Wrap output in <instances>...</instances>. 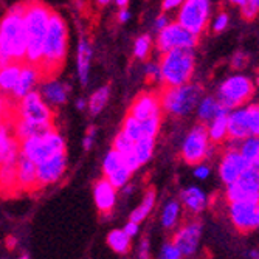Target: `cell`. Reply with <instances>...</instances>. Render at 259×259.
Listing matches in <instances>:
<instances>
[{
  "instance_id": "1",
  "label": "cell",
  "mask_w": 259,
  "mask_h": 259,
  "mask_svg": "<svg viewBox=\"0 0 259 259\" xmlns=\"http://www.w3.org/2000/svg\"><path fill=\"white\" fill-rule=\"evenodd\" d=\"M68 47V28L62 16L52 10L49 19V30L42 47V58L37 65L40 81H53L65 64Z\"/></svg>"
},
{
  "instance_id": "2",
  "label": "cell",
  "mask_w": 259,
  "mask_h": 259,
  "mask_svg": "<svg viewBox=\"0 0 259 259\" xmlns=\"http://www.w3.org/2000/svg\"><path fill=\"white\" fill-rule=\"evenodd\" d=\"M23 11L25 2L16 4L0 19V68L8 64H25L27 31Z\"/></svg>"
},
{
  "instance_id": "3",
  "label": "cell",
  "mask_w": 259,
  "mask_h": 259,
  "mask_svg": "<svg viewBox=\"0 0 259 259\" xmlns=\"http://www.w3.org/2000/svg\"><path fill=\"white\" fill-rule=\"evenodd\" d=\"M52 8L42 2H25L23 23L27 31V53L25 64L37 67L42 58V47L49 30V19Z\"/></svg>"
},
{
  "instance_id": "4",
  "label": "cell",
  "mask_w": 259,
  "mask_h": 259,
  "mask_svg": "<svg viewBox=\"0 0 259 259\" xmlns=\"http://www.w3.org/2000/svg\"><path fill=\"white\" fill-rule=\"evenodd\" d=\"M196 67V56L193 49H177L163 53L158 70L160 82L166 89L182 87L190 82Z\"/></svg>"
},
{
  "instance_id": "5",
  "label": "cell",
  "mask_w": 259,
  "mask_h": 259,
  "mask_svg": "<svg viewBox=\"0 0 259 259\" xmlns=\"http://www.w3.org/2000/svg\"><path fill=\"white\" fill-rule=\"evenodd\" d=\"M202 95V87L197 84H186L176 89L163 87L160 90L161 109L172 115H188L199 104Z\"/></svg>"
},
{
  "instance_id": "6",
  "label": "cell",
  "mask_w": 259,
  "mask_h": 259,
  "mask_svg": "<svg viewBox=\"0 0 259 259\" xmlns=\"http://www.w3.org/2000/svg\"><path fill=\"white\" fill-rule=\"evenodd\" d=\"M65 152V141L56 132H49L44 137H34L20 141V154L33 161L36 166L53 155Z\"/></svg>"
},
{
  "instance_id": "7",
  "label": "cell",
  "mask_w": 259,
  "mask_h": 259,
  "mask_svg": "<svg viewBox=\"0 0 259 259\" xmlns=\"http://www.w3.org/2000/svg\"><path fill=\"white\" fill-rule=\"evenodd\" d=\"M211 5L206 0H186L182 2L177 16V23L188 33L199 37L209 22Z\"/></svg>"
},
{
  "instance_id": "8",
  "label": "cell",
  "mask_w": 259,
  "mask_h": 259,
  "mask_svg": "<svg viewBox=\"0 0 259 259\" xmlns=\"http://www.w3.org/2000/svg\"><path fill=\"white\" fill-rule=\"evenodd\" d=\"M253 93H254V84L251 82L250 78L242 75L231 76L222 82L219 89L218 103L227 110L236 109L248 103L253 97Z\"/></svg>"
},
{
  "instance_id": "9",
  "label": "cell",
  "mask_w": 259,
  "mask_h": 259,
  "mask_svg": "<svg viewBox=\"0 0 259 259\" xmlns=\"http://www.w3.org/2000/svg\"><path fill=\"white\" fill-rule=\"evenodd\" d=\"M259 134V109L256 104L234 110L227 118V138L241 141Z\"/></svg>"
},
{
  "instance_id": "10",
  "label": "cell",
  "mask_w": 259,
  "mask_h": 259,
  "mask_svg": "<svg viewBox=\"0 0 259 259\" xmlns=\"http://www.w3.org/2000/svg\"><path fill=\"white\" fill-rule=\"evenodd\" d=\"M16 120H23L34 124H55L52 109L47 106L37 92H30L23 97L16 110Z\"/></svg>"
},
{
  "instance_id": "11",
  "label": "cell",
  "mask_w": 259,
  "mask_h": 259,
  "mask_svg": "<svg viewBox=\"0 0 259 259\" xmlns=\"http://www.w3.org/2000/svg\"><path fill=\"white\" fill-rule=\"evenodd\" d=\"M197 42H199V37L188 33L177 22H172L160 31L157 37V49L163 55V53H168L177 49H194Z\"/></svg>"
},
{
  "instance_id": "12",
  "label": "cell",
  "mask_w": 259,
  "mask_h": 259,
  "mask_svg": "<svg viewBox=\"0 0 259 259\" xmlns=\"http://www.w3.org/2000/svg\"><path fill=\"white\" fill-rule=\"evenodd\" d=\"M208 131L203 124H197L188 134L183 148L182 157L188 164H200L208 154Z\"/></svg>"
},
{
  "instance_id": "13",
  "label": "cell",
  "mask_w": 259,
  "mask_h": 259,
  "mask_svg": "<svg viewBox=\"0 0 259 259\" xmlns=\"http://www.w3.org/2000/svg\"><path fill=\"white\" fill-rule=\"evenodd\" d=\"M230 219L238 231L248 233L257 228L259 224V206L257 202L244 200L230 203Z\"/></svg>"
},
{
  "instance_id": "14",
  "label": "cell",
  "mask_w": 259,
  "mask_h": 259,
  "mask_svg": "<svg viewBox=\"0 0 259 259\" xmlns=\"http://www.w3.org/2000/svg\"><path fill=\"white\" fill-rule=\"evenodd\" d=\"M129 116L137 121H145L151 118H161V103L160 92H141L140 95L132 101L129 109Z\"/></svg>"
},
{
  "instance_id": "15",
  "label": "cell",
  "mask_w": 259,
  "mask_h": 259,
  "mask_svg": "<svg viewBox=\"0 0 259 259\" xmlns=\"http://www.w3.org/2000/svg\"><path fill=\"white\" fill-rule=\"evenodd\" d=\"M253 166H257V164H253L250 161H247L241 154L239 151L236 149H230L225 152V155L222 157V161H221V166H219V174H221V179L224 183L231 185L236 182L245 171H248L250 168Z\"/></svg>"
},
{
  "instance_id": "16",
  "label": "cell",
  "mask_w": 259,
  "mask_h": 259,
  "mask_svg": "<svg viewBox=\"0 0 259 259\" xmlns=\"http://www.w3.org/2000/svg\"><path fill=\"white\" fill-rule=\"evenodd\" d=\"M67 168V154H58L36 166V190L56 183Z\"/></svg>"
},
{
  "instance_id": "17",
  "label": "cell",
  "mask_w": 259,
  "mask_h": 259,
  "mask_svg": "<svg viewBox=\"0 0 259 259\" xmlns=\"http://www.w3.org/2000/svg\"><path fill=\"white\" fill-rule=\"evenodd\" d=\"M200 234H202V225L200 222H191L183 225L176 234L172 239V245L180 251V254L183 256H190L194 254L197 247H199V241H200Z\"/></svg>"
},
{
  "instance_id": "18",
  "label": "cell",
  "mask_w": 259,
  "mask_h": 259,
  "mask_svg": "<svg viewBox=\"0 0 259 259\" xmlns=\"http://www.w3.org/2000/svg\"><path fill=\"white\" fill-rule=\"evenodd\" d=\"M39 81V72H37V67L30 65V64H23L22 70H20V75L19 79L11 92V95L14 100H22L25 95H28L30 92H33L31 89L34 87V84Z\"/></svg>"
},
{
  "instance_id": "19",
  "label": "cell",
  "mask_w": 259,
  "mask_h": 259,
  "mask_svg": "<svg viewBox=\"0 0 259 259\" xmlns=\"http://www.w3.org/2000/svg\"><path fill=\"white\" fill-rule=\"evenodd\" d=\"M17 188L22 191H34L36 190V164L27 157L19 154L17 163Z\"/></svg>"
},
{
  "instance_id": "20",
  "label": "cell",
  "mask_w": 259,
  "mask_h": 259,
  "mask_svg": "<svg viewBox=\"0 0 259 259\" xmlns=\"http://www.w3.org/2000/svg\"><path fill=\"white\" fill-rule=\"evenodd\" d=\"M93 196H95V203L100 209V213L109 214L115 205V200H116L115 188L106 179H101L95 183V186H93Z\"/></svg>"
},
{
  "instance_id": "21",
  "label": "cell",
  "mask_w": 259,
  "mask_h": 259,
  "mask_svg": "<svg viewBox=\"0 0 259 259\" xmlns=\"http://www.w3.org/2000/svg\"><path fill=\"white\" fill-rule=\"evenodd\" d=\"M20 154V143L8 132V124L0 129V166L8 163H17Z\"/></svg>"
},
{
  "instance_id": "22",
  "label": "cell",
  "mask_w": 259,
  "mask_h": 259,
  "mask_svg": "<svg viewBox=\"0 0 259 259\" xmlns=\"http://www.w3.org/2000/svg\"><path fill=\"white\" fill-rule=\"evenodd\" d=\"M239 191L244 196V200H253L257 202L259 199V171L257 166L250 168L248 171H245L236 182Z\"/></svg>"
},
{
  "instance_id": "23",
  "label": "cell",
  "mask_w": 259,
  "mask_h": 259,
  "mask_svg": "<svg viewBox=\"0 0 259 259\" xmlns=\"http://www.w3.org/2000/svg\"><path fill=\"white\" fill-rule=\"evenodd\" d=\"M90 59H92V47L85 39L79 40L78 45V75H79V81L82 85L87 84L89 79V70H90Z\"/></svg>"
},
{
  "instance_id": "24",
  "label": "cell",
  "mask_w": 259,
  "mask_h": 259,
  "mask_svg": "<svg viewBox=\"0 0 259 259\" xmlns=\"http://www.w3.org/2000/svg\"><path fill=\"white\" fill-rule=\"evenodd\" d=\"M23 64H8L5 67L0 68V93H11L19 75H20V70H22Z\"/></svg>"
},
{
  "instance_id": "25",
  "label": "cell",
  "mask_w": 259,
  "mask_h": 259,
  "mask_svg": "<svg viewBox=\"0 0 259 259\" xmlns=\"http://www.w3.org/2000/svg\"><path fill=\"white\" fill-rule=\"evenodd\" d=\"M182 202L185 208L191 213H200L206 206V196L199 190V188H188L182 193Z\"/></svg>"
},
{
  "instance_id": "26",
  "label": "cell",
  "mask_w": 259,
  "mask_h": 259,
  "mask_svg": "<svg viewBox=\"0 0 259 259\" xmlns=\"http://www.w3.org/2000/svg\"><path fill=\"white\" fill-rule=\"evenodd\" d=\"M17 171L16 163H8L0 166V193L10 194L17 191Z\"/></svg>"
},
{
  "instance_id": "27",
  "label": "cell",
  "mask_w": 259,
  "mask_h": 259,
  "mask_svg": "<svg viewBox=\"0 0 259 259\" xmlns=\"http://www.w3.org/2000/svg\"><path fill=\"white\" fill-rule=\"evenodd\" d=\"M154 203H155V188H149V190L146 191V194H145L143 202L140 203L138 208H135V211H132L131 222H134V224L138 225L141 221H145L148 218V214L152 211Z\"/></svg>"
},
{
  "instance_id": "28",
  "label": "cell",
  "mask_w": 259,
  "mask_h": 259,
  "mask_svg": "<svg viewBox=\"0 0 259 259\" xmlns=\"http://www.w3.org/2000/svg\"><path fill=\"white\" fill-rule=\"evenodd\" d=\"M107 244L118 254H127L131 250V238L123 230H112L107 236Z\"/></svg>"
},
{
  "instance_id": "29",
  "label": "cell",
  "mask_w": 259,
  "mask_h": 259,
  "mask_svg": "<svg viewBox=\"0 0 259 259\" xmlns=\"http://www.w3.org/2000/svg\"><path fill=\"white\" fill-rule=\"evenodd\" d=\"M227 118H228V112L219 113L214 120H211L209 129L208 131V140L214 141V143H221L227 138Z\"/></svg>"
},
{
  "instance_id": "30",
  "label": "cell",
  "mask_w": 259,
  "mask_h": 259,
  "mask_svg": "<svg viewBox=\"0 0 259 259\" xmlns=\"http://www.w3.org/2000/svg\"><path fill=\"white\" fill-rule=\"evenodd\" d=\"M42 92H44V97L52 104L61 106L67 101V89L56 81H49L44 85Z\"/></svg>"
},
{
  "instance_id": "31",
  "label": "cell",
  "mask_w": 259,
  "mask_h": 259,
  "mask_svg": "<svg viewBox=\"0 0 259 259\" xmlns=\"http://www.w3.org/2000/svg\"><path fill=\"white\" fill-rule=\"evenodd\" d=\"M224 112H228V110L224 109V107L218 103V100L211 98V97L205 98V100L200 103V106H199V116H200V120H203V121H211V120H214L219 113H224Z\"/></svg>"
},
{
  "instance_id": "32",
  "label": "cell",
  "mask_w": 259,
  "mask_h": 259,
  "mask_svg": "<svg viewBox=\"0 0 259 259\" xmlns=\"http://www.w3.org/2000/svg\"><path fill=\"white\" fill-rule=\"evenodd\" d=\"M134 155L138 161V164L141 166L143 163H146L154 152V140L152 138H141L137 143H134Z\"/></svg>"
},
{
  "instance_id": "33",
  "label": "cell",
  "mask_w": 259,
  "mask_h": 259,
  "mask_svg": "<svg viewBox=\"0 0 259 259\" xmlns=\"http://www.w3.org/2000/svg\"><path fill=\"white\" fill-rule=\"evenodd\" d=\"M109 95H110L109 85L101 87V89H98L95 93H93V95L90 97V101H89V109H90L92 115H98L104 109V106L109 101Z\"/></svg>"
},
{
  "instance_id": "34",
  "label": "cell",
  "mask_w": 259,
  "mask_h": 259,
  "mask_svg": "<svg viewBox=\"0 0 259 259\" xmlns=\"http://www.w3.org/2000/svg\"><path fill=\"white\" fill-rule=\"evenodd\" d=\"M239 154L250 163L257 164L259 161V141L257 137H248L244 140V143L241 146Z\"/></svg>"
},
{
  "instance_id": "35",
  "label": "cell",
  "mask_w": 259,
  "mask_h": 259,
  "mask_svg": "<svg viewBox=\"0 0 259 259\" xmlns=\"http://www.w3.org/2000/svg\"><path fill=\"white\" fill-rule=\"evenodd\" d=\"M124 164V158L123 155H120L116 151H109V154L106 155L104 158V163H103V172H104V179L109 177L110 174H113L115 171H118L121 166Z\"/></svg>"
},
{
  "instance_id": "36",
  "label": "cell",
  "mask_w": 259,
  "mask_h": 259,
  "mask_svg": "<svg viewBox=\"0 0 259 259\" xmlns=\"http://www.w3.org/2000/svg\"><path fill=\"white\" fill-rule=\"evenodd\" d=\"M179 214H180V203L177 200H171L163 209V214H161L163 225L166 228H172L179 221Z\"/></svg>"
},
{
  "instance_id": "37",
  "label": "cell",
  "mask_w": 259,
  "mask_h": 259,
  "mask_svg": "<svg viewBox=\"0 0 259 259\" xmlns=\"http://www.w3.org/2000/svg\"><path fill=\"white\" fill-rule=\"evenodd\" d=\"M121 132H123L131 141H134V143H137L138 140L143 138V137H141V123L137 121L135 118H132V116H129V115L126 116V120H124V123H123Z\"/></svg>"
},
{
  "instance_id": "38",
  "label": "cell",
  "mask_w": 259,
  "mask_h": 259,
  "mask_svg": "<svg viewBox=\"0 0 259 259\" xmlns=\"http://www.w3.org/2000/svg\"><path fill=\"white\" fill-rule=\"evenodd\" d=\"M131 176H132V172L129 171V168L126 166V164H123V166L118 171H115L113 174L106 177V180L115 188V190H118V188H123L129 182Z\"/></svg>"
},
{
  "instance_id": "39",
  "label": "cell",
  "mask_w": 259,
  "mask_h": 259,
  "mask_svg": "<svg viewBox=\"0 0 259 259\" xmlns=\"http://www.w3.org/2000/svg\"><path fill=\"white\" fill-rule=\"evenodd\" d=\"M113 151H116L120 155H129L134 151V141H131L123 132H120L113 140Z\"/></svg>"
},
{
  "instance_id": "40",
  "label": "cell",
  "mask_w": 259,
  "mask_h": 259,
  "mask_svg": "<svg viewBox=\"0 0 259 259\" xmlns=\"http://www.w3.org/2000/svg\"><path fill=\"white\" fill-rule=\"evenodd\" d=\"M14 120H16V107H13L7 100V97L0 93V121L14 123Z\"/></svg>"
},
{
  "instance_id": "41",
  "label": "cell",
  "mask_w": 259,
  "mask_h": 259,
  "mask_svg": "<svg viewBox=\"0 0 259 259\" xmlns=\"http://www.w3.org/2000/svg\"><path fill=\"white\" fill-rule=\"evenodd\" d=\"M160 120L161 118H151V120L140 121L141 123V137L155 140V137L158 134V129H160Z\"/></svg>"
},
{
  "instance_id": "42",
  "label": "cell",
  "mask_w": 259,
  "mask_h": 259,
  "mask_svg": "<svg viewBox=\"0 0 259 259\" xmlns=\"http://www.w3.org/2000/svg\"><path fill=\"white\" fill-rule=\"evenodd\" d=\"M151 52V37L149 36H141L135 40L134 53L138 59H146Z\"/></svg>"
},
{
  "instance_id": "43",
  "label": "cell",
  "mask_w": 259,
  "mask_h": 259,
  "mask_svg": "<svg viewBox=\"0 0 259 259\" xmlns=\"http://www.w3.org/2000/svg\"><path fill=\"white\" fill-rule=\"evenodd\" d=\"M259 11V2L257 0H244L241 5V14L245 20H253L257 16Z\"/></svg>"
},
{
  "instance_id": "44",
  "label": "cell",
  "mask_w": 259,
  "mask_h": 259,
  "mask_svg": "<svg viewBox=\"0 0 259 259\" xmlns=\"http://www.w3.org/2000/svg\"><path fill=\"white\" fill-rule=\"evenodd\" d=\"M160 259H182V254L172 244H164L160 253Z\"/></svg>"
},
{
  "instance_id": "45",
  "label": "cell",
  "mask_w": 259,
  "mask_h": 259,
  "mask_svg": "<svg viewBox=\"0 0 259 259\" xmlns=\"http://www.w3.org/2000/svg\"><path fill=\"white\" fill-rule=\"evenodd\" d=\"M228 25V14L227 13H221L216 19H214V23H213V30L216 33H221L227 28Z\"/></svg>"
},
{
  "instance_id": "46",
  "label": "cell",
  "mask_w": 259,
  "mask_h": 259,
  "mask_svg": "<svg viewBox=\"0 0 259 259\" xmlns=\"http://www.w3.org/2000/svg\"><path fill=\"white\" fill-rule=\"evenodd\" d=\"M247 61H248L247 55L242 53V52H238V53H234V56L231 58V65L236 68V70H241V68L245 67Z\"/></svg>"
},
{
  "instance_id": "47",
  "label": "cell",
  "mask_w": 259,
  "mask_h": 259,
  "mask_svg": "<svg viewBox=\"0 0 259 259\" xmlns=\"http://www.w3.org/2000/svg\"><path fill=\"white\" fill-rule=\"evenodd\" d=\"M146 78L149 82H158L160 81V70H158V65L155 64H149L148 68H146Z\"/></svg>"
},
{
  "instance_id": "48",
  "label": "cell",
  "mask_w": 259,
  "mask_h": 259,
  "mask_svg": "<svg viewBox=\"0 0 259 259\" xmlns=\"http://www.w3.org/2000/svg\"><path fill=\"white\" fill-rule=\"evenodd\" d=\"M138 259H149V244H148V239H143V242H141V245H140Z\"/></svg>"
},
{
  "instance_id": "49",
  "label": "cell",
  "mask_w": 259,
  "mask_h": 259,
  "mask_svg": "<svg viewBox=\"0 0 259 259\" xmlns=\"http://www.w3.org/2000/svg\"><path fill=\"white\" fill-rule=\"evenodd\" d=\"M169 25V19L164 16V14H161V16H158L157 17V22H155V28L158 30V31H161L164 27H168Z\"/></svg>"
},
{
  "instance_id": "50",
  "label": "cell",
  "mask_w": 259,
  "mask_h": 259,
  "mask_svg": "<svg viewBox=\"0 0 259 259\" xmlns=\"http://www.w3.org/2000/svg\"><path fill=\"white\" fill-rule=\"evenodd\" d=\"M123 231L127 234L129 238H132V236H135V234L138 233V225H137V224H134V222H127V224H126V227L123 228Z\"/></svg>"
},
{
  "instance_id": "51",
  "label": "cell",
  "mask_w": 259,
  "mask_h": 259,
  "mask_svg": "<svg viewBox=\"0 0 259 259\" xmlns=\"http://www.w3.org/2000/svg\"><path fill=\"white\" fill-rule=\"evenodd\" d=\"M93 135H95V127H90L87 132V137L84 138V149H90L93 143Z\"/></svg>"
},
{
  "instance_id": "52",
  "label": "cell",
  "mask_w": 259,
  "mask_h": 259,
  "mask_svg": "<svg viewBox=\"0 0 259 259\" xmlns=\"http://www.w3.org/2000/svg\"><path fill=\"white\" fill-rule=\"evenodd\" d=\"M180 5H182L180 0H164V2L161 4V7H163L164 11L172 10V8H177V7H180Z\"/></svg>"
},
{
  "instance_id": "53",
  "label": "cell",
  "mask_w": 259,
  "mask_h": 259,
  "mask_svg": "<svg viewBox=\"0 0 259 259\" xmlns=\"http://www.w3.org/2000/svg\"><path fill=\"white\" fill-rule=\"evenodd\" d=\"M208 174H209V169H208L206 166H197L196 171H194V176H196L197 179H206Z\"/></svg>"
},
{
  "instance_id": "54",
  "label": "cell",
  "mask_w": 259,
  "mask_h": 259,
  "mask_svg": "<svg viewBox=\"0 0 259 259\" xmlns=\"http://www.w3.org/2000/svg\"><path fill=\"white\" fill-rule=\"evenodd\" d=\"M129 17H131V14H129L127 10H121V11L118 13V20H120V22H126Z\"/></svg>"
},
{
  "instance_id": "55",
  "label": "cell",
  "mask_w": 259,
  "mask_h": 259,
  "mask_svg": "<svg viewBox=\"0 0 259 259\" xmlns=\"http://www.w3.org/2000/svg\"><path fill=\"white\" fill-rule=\"evenodd\" d=\"M116 5L121 7L123 10H126V7L129 5V2H127V0H118V2H116Z\"/></svg>"
},
{
  "instance_id": "56",
  "label": "cell",
  "mask_w": 259,
  "mask_h": 259,
  "mask_svg": "<svg viewBox=\"0 0 259 259\" xmlns=\"http://www.w3.org/2000/svg\"><path fill=\"white\" fill-rule=\"evenodd\" d=\"M76 106H78V109H81V110H82V109L85 107V101H84V100H79V101L76 103Z\"/></svg>"
},
{
  "instance_id": "57",
  "label": "cell",
  "mask_w": 259,
  "mask_h": 259,
  "mask_svg": "<svg viewBox=\"0 0 259 259\" xmlns=\"http://www.w3.org/2000/svg\"><path fill=\"white\" fill-rule=\"evenodd\" d=\"M19 259H30L28 256H22V257H19Z\"/></svg>"
}]
</instances>
